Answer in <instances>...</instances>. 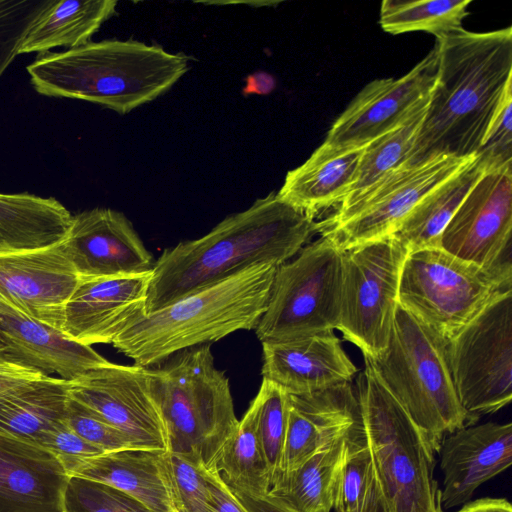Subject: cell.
Masks as SVG:
<instances>
[{
  "label": "cell",
  "mask_w": 512,
  "mask_h": 512,
  "mask_svg": "<svg viewBox=\"0 0 512 512\" xmlns=\"http://www.w3.org/2000/svg\"><path fill=\"white\" fill-rule=\"evenodd\" d=\"M512 281L462 260L440 247L408 252L400 275L398 303L448 340Z\"/></svg>",
  "instance_id": "8"
},
{
  "label": "cell",
  "mask_w": 512,
  "mask_h": 512,
  "mask_svg": "<svg viewBox=\"0 0 512 512\" xmlns=\"http://www.w3.org/2000/svg\"><path fill=\"white\" fill-rule=\"evenodd\" d=\"M358 512H388L374 468L363 504Z\"/></svg>",
  "instance_id": "47"
},
{
  "label": "cell",
  "mask_w": 512,
  "mask_h": 512,
  "mask_svg": "<svg viewBox=\"0 0 512 512\" xmlns=\"http://www.w3.org/2000/svg\"><path fill=\"white\" fill-rule=\"evenodd\" d=\"M0 332L9 348L4 357L71 381L106 365L91 346L68 339L61 331L34 320L0 301Z\"/></svg>",
  "instance_id": "24"
},
{
  "label": "cell",
  "mask_w": 512,
  "mask_h": 512,
  "mask_svg": "<svg viewBox=\"0 0 512 512\" xmlns=\"http://www.w3.org/2000/svg\"><path fill=\"white\" fill-rule=\"evenodd\" d=\"M512 165L486 171L442 232L439 247L512 281Z\"/></svg>",
  "instance_id": "13"
},
{
  "label": "cell",
  "mask_w": 512,
  "mask_h": 512,
  "mask_svg": "<svg viewBox=\"0 0 512 512\" xmlns=\"http://www.w3.org/2000/svg\"><path fill=\"white\" fill-rule=\"evenodd\" d=\"M255 397L258 400V435L271 487L280 473L287 430L289 394L276 384L263 379Z\"/></svg>",
  "instance_id": "35"
},
{
  "label": "cell",
  "mask_w": 512,
  "mask_h": 512,
  "mask_svg": "<svg viewBox=\"0 0 512 512\" xmlns=\"http://www.w3.org/2000/svg\"><path fill=\"white\" fill-rule=\"evenodd\" d=\"M53 0H0V77L18 56L25 35Z\"/></svg>",
  "instance_id": "37"
},
{
  "label": "cell",
  "mask_w": 512,
  "mask_h": 512,
  "mask_svg": "<svg viewBox=\"0 0 512 512\" xmlns=\"http://www.w3.org/2000/svg\"><path fill=\"white\" fill-rule=\"evenodd\" d=\"M373 475V464L361 418L350 430L334 491L335 512H358Z\"/></svg>",
  "instance_id": "34"
},
{
  "label": "cell",
  "mask_w": 512,
  "mask_h": 512,
  "mask_svg": "<svg viewBox=\"0 0 512 512\" xmlns=\"http://www.w3.org/2000/svg\"><path fill=\"white\" fill-rule=\"evenodd\" d=\"M78 283L63 240L44 248L0 252V301L59 331Z\"/></svg>",
  "instance_id": "16"
},
{
  "label": "cell",
  "mask_w": 512,
  "mask_h": 512,
  "mask_svg": "<svg viewBox=\"0 0 512 512\" xmlns=\"http://www.w3.org/2000/svg\"><path fill=\"white\" fill-rule=\"evenodd\" d=\"M428 101L429 99L397 126L363 147L355 180L339 206L353 201L386 174L405 165L421 127Z\"/></svg>",
  "instance_id": "32"
},
{
  "label": "cell",
  "mask_w": 512,
  "mask_h": 512,
  "mask_svg": "<svg viewBox=\"0 0 512 512\" xmlns=\"http://www.w3.org/2000/svg\"><path fill=\"white\" fill-rule=\"evenodd\" d=\"M486 171V166L475 155L468 164L423 197L392 235L408 252L439 247L446 225Z\"/></svg>",
  "instance_id": "27"
},
{
  "label": "cell",
  "mask_w": 512,
  "mask_h": 512,
  "mask_svg": "<svg viewBox=\"0 0 512 512\" xmlns=\"http://www.w3.org/2000/svg\"><path fill=\"white\" fill-rule=\"evenodd\" d=\"M437 454L443 474L440 503L443 510L471 501L485 482L512 463V424H470L447 434Z\"/></svg>",
  "instance_id": "18"
},
{
  "label": "cell",
  "mask_w": 512,
  "mask_h": 512,
  "mask_svg": "<svg viewBox=\"0 0 512 512\" xmlns=\"http://www.w3.org/2000/svg\"><path fill=\"white\" fill-rule=\"evenodd\" d=\"M275 78L268 72L257 71L249 74L245 78L243 94L248 95H268L275 89Z\"/></svg>",
  "instance_id": "46"
},
{
  "label": "cell",
  "mask_w": 512,
  "mask_h": 512,
  "mask_svg": "<svg viewBox=\"0 0 512 512\" xmlns=\"http://www.w3.org/2000/svg\"><path fill=\"white\" fill-rule=\"evenodd\" d=\"M174 491L181 512H212L205 468L167 451Z\"/></svg>",
  "instance_id": "38"
},
{
  "label": "cell",
  "mask_w": 512,
  "mask_h": 512,
  "mask_svg": "<svg viewBox=\"0 0 512 512\" xmlns=\"http://www.w3.org/2000/svg\"><path fill=\"white\" fill-rule=\"evenodd\" d=\"M65 422L80 437L105 453L132 449L129 440L119 430L70 396Z\"/></svg>",
  "instance_id": "39"
},
{
  "label": "cell",
  "mask_w": 512,
  "mask_h": 512,
  "mask_svg": "<svg viewBox=\"0 0 512 512\" xmlns=\"http://www.w3.org/2000/svg\"><path fill=\"white\" fill-rule=\"evenodd\" d=\"M407 254L408 250L394 235L342 251L337 330L369 359L379 357L387 348Z\"/></svg>",
  "instance_id": "11"
},
{
  "label": "cell",
  "mask_w": 512,
  "mask_h": 512,
  "mask_svg": "<svg viewBox=\"0 0 512 512\" xmlns=\"http://www.w3.org/2000/svg\"><path fill=\"white\" fill-rule=\"evenodd\" d=\"M476 155L487 171L512 165V94L504 101Z\"/></svg>",
  "instance_id": "40"
},
{
  "label": "cell",
  "mask_w": 512,
  "mask_h": 512,
  "mask_svg": "<svg viewBox=\"0 0 512 512\" xmlns=\"http://www.w3.org/2000/svg\"><path fill=\"white\" fill-rule=\"evenodd\" d=\"M474 157L439 156L400 166L317 222V232L341 251L392 235L423 197Z\"/></svg>",
  "instance_id": "12"
},
{
  "label": "cell",
  "mask_w": 512,
  "mask_h": 512,
  "mask_svg": "<svg viewBox=\"0 0 512 512\" xmlns=\"http://www.w3.org/2000/svg\"><path fill=\"white\" fill-rule=\"evenodd\" d=\"M150 275L79 280L66 304L61 332L85 346L112 344L144 310Z\"/></svg>",
  "instance_id": "20"
},
{
  "label": "cell",
  "mask_w": 512,
  "mask_h": 512,
  "mask_svg": "<svg viewBox=\"0 0 512 512\" xmlns=\"http://www.w3.org/2000/svg\"><path fill=\"white\" fill-rule=\"evenodd\" d=\"M215 468L232 490L252 497L268 494L270 478L258 435L256 397L222 447Z\"/></svg>",
  "instance_id": "31"
},
{
  "label": "cell",
  "mask_w": 512,
  "mask_h": 512,
  "mask_svg": "<svg viewBox=\"0 0 512 512\" xmlns=\"http://www.w3.org/2000/svg\"><path fill=\"white\" fill-rule=\"evenodd\" d=\"M146 370L168 451L207 470L215 467L239 420L229 379L216 368L210 344L179 351Z\"/></svg>",
  "instance_id": "5"
},
{
  "label": "cell",
  "mask_w": 512,
  "mask_h": 512,
  "mask_svg": "<svg viewBox=\"0 0 512 512\" xmlns=\"http://www.w3.org/2000/svg\"><path fill=\"white\" fill-rule=\"evenodd\" d=\"M72 218L73 214L53 197L0 193V252L59 243L66 237Z\"/></svg>",
  "instance_id": "26"
},
{
  "label": "cell",
  "mask_w": 512,
  "mask_h": 512,
  "mask_svg": "<svg viewBox=\"0 0 512 512\" xmlns=\"http://www.w3.org/2000/svg\"><path fill=\"white\" fill-rule=\"evenodd\" d=\"M278 265L260 263L152 313L133 316L112 345L135 365L155 366L173 354L256 328Z\"/></svg>",
  "instance_id": "4"
},
{
  "label": "cell",
  "mask_w": 512,
  "mask_h": 512,
  "mask_svg": "<svg viewBox=\"0 0 512 512\" xmlns=\"http://www.w3.org/2000/svg\"><path fill=\"white\" fill-rule=\"evenodd\" d=\"M342 251L320 237L277 267L267 308L255 332L261 343L286 341L338 327Z\"/></svg>",
  "instance_id": "9"
},
{
  "label": "cell",
  "mask_w": 512,
  "mask_h": 512,
  "mask_svg": "<svg viewBox=\"0 0 512 512\" xmlns=\"http://www.w3.org/2000/svg\"><path fill=\"white\" fill-rule=\"evenodd\" d=\"M369 360L436 454L447 434L470 425L450 374L446 340L400 306L386 350Z\"/></svg>",
  "instance_id": "7"
},
{
  "label": "cell",
  "mask_w": 512,
  "mask_h": 512,
  "mask_svg": "<svg viewBox=\"0 0 512 512\" xmlns=\"http://www.w3.org/2000/svg\"><path fill=\"white\" fill-rule=\"evenodd\" d=\"M362 152L363 147L323 142L304 163L287 172L278 197L312 218L339 206L355 180Z\"/></svg>",
  "instance_id": "25"
},
{
  "label": "cell",
  "mask_w": 512,
  "mask_h": 512,
  "mask_svg": "<svg viewBox=\"0 0 512 512\" xmlns=\"http://www.w3.org/2000/svg\"><path fill=\"white\" fill-rule=\"evenodd\" d=\"M8 348L9 345L4 336L2 335V333L0 332V357H3L6 354Z\"/></svg>",
  "instance_id": "48"
},
{
  "label": "cell",
  "mask_w": 512,
  "mask_h": 512,
  "mask_svg": "<svg viewBox=\"0 0 512 512\" xmlns=\"http://www.w3.org/2000/svg\"><path fill=\"white\" fill-rule=\"evenodd\" d=\"M317 232L314 218L271 192L201 238L164 250L154 262L144 313L160 310L260 263L281 265Z\"/></svg>",
  "instance_id": "2"
},
{
  "label": "cell",
  "mask_w": 512,
  "mask_h": 512,
  "mask_svg": "<svg viewBox=\"0 0 512 512\" xmlns=\"http://www.w3.org/2000/svg\"><path fill=\"white\" fill-rule=\"evenodd\" d=\"M69 477L47 449L0 432V512H63Z\"/></svg>",
  "instance_id": "22"
},
{
  "label": "cell",
  "mask_w": 512,
  "mask_h": 512,
  "mask_svg": "<svg viewBox=\"0 0 512 512\" xmlns=\"http://www.w3.org/2000/svg\"><path fill=\"white\" fill-rule=\"evenodd\" d=\"M45 375L40 370L0 357V399L22 389Z\"/></svg>",
  "instance_id": "42"
},
{
  "label": "cell",
  "mask_w": 512,
  "mask_h": 512,
  "mask_svg": "<svg viewBox=\"0 0 512 512\" xmlns=\"http://www.w3.org/2000/svg\"><path fill=\"white\" fill-rule=\"evenodd\" d=\"M63 243L79 280L146 275L154 266L132 223L110 208L74 214Z\"/></svg>",
  "instance_id": "17"
},
{
  "label": "cell",
  "mask_w": 512,
  "mask_h": 512,
  "mask_svg": "<svg viewBox=\"0 0 512 512\" xmlns=\"http://www.w3.org/2000/svg\"><path fill=\"white\" fill-rule=\"evenodd\" d=\"M64 512V511H63Z\"/></svg>",
  "instance_id": "49"
},
{
  "label": "cell",
  "mask_w": 512,
  "mask_h": 512,
  "mask_svg": "<svg viewBox=\"0 0 512 512\" xmlns=\"http://www.w3.org/2000/svg\"><path fill=\"white\" fill-rule=\"evenodd\" d=\"M70 381L45 376L0 399V432L37 444L65 421Z\"/></svg>",
  "instance_id": "29"
},
{
  "label": "cell",
  "mask_w": 512,
  "mask_h": 512,
  "mask_svg": "<svg viewBox=\"0 0 512 512\" xmlns=\"http://www.w3.org/2000/svg\"><path fill=\"white\" fill-rule=\"evenodd\" d=\"M167 451L123 449L106 452L77 461L68 474L111 486L151 512H181Z\"/></svg>",
  "instance_id": "23"
},
{
  "label": "cell",
  "mask_w": 512,
  "mask_h": 512,
  "mask_svg": "<svg viewBox=\"0 0 512 512\" xmlns=\"http://www.w3.org/2000/svg\"><path fill=\"white\" fill-rule=\"evenodd\" d=\"M262 377L289 395H305L351 383L357 367L334 331L264 342Z\"/></svg>",
  "instance_id": "19"
},
{
  "label": "cell",
  "mask_w": 512,
  "mask_h": 512,
  "mask_svg": "<svg viewBox=\"0 0 512 512\" xmlns=\"http://www.w3.org/2000/svg\"><path fill=\"white\" fill-rule=\"evenodd\" d=\"M64 512H151L127 494L102 483L70 476Z\"/></svg>",
  "instance_id": "36"
},
{
  "label": "cell",
  "mask_w": 512,
  "mask_h": 512,
  "mask_svg": "<svg viewBox=\"0 0 512 512\" xmlns=\"http://www.w3.org/2000/svg\"><path fill=\"white\" fill-rule=\"evenodd\" d=\"M232 492L248 512H296L269 495L264 497H252L235 490H232Z\"/></svg>",
  "instance_id": "44"
},
{
  "label": "cell",
  "mask_w": 512,
  "mask_h": 512,
  "mask_svg": "<svg viewBox=\"0 0 512 512\" xmlns=\"http://www.w3.org/2000/svg\"><path fill=\"white\" fill-rule=\"evenodd\" d=\"M116 6L115 0H53L25 35L18 55L84 45L115 14Z\"/></svg>",
  "instance_id": "28"
},
{
  "label": "cell",
  "mask_w": 512,
  "mask_h": 512,
  "mask_svg": "<svg viewBox=\"0 0 512 512\" xmlns=\"http://www.w3.org/2000/svg\"><path fill=\"white\" fill-rule=\"evenodd\" d=\"M206 478L211 493L212 512H248L215 467L206 470Z\"/></svg>",
  "instance_id": "43"
},
{
  "label": "cell",
  "mask_w": 512,
  "mask_h": 512,
  "mask_svg": "<svg viewBox=\"0 0 512 512\" xmlns=\"http://www.w3.org/2000/svg\"><path fill=\"white\" fill-rule=\"evenodd\" d=\"M357 381L361 423L388 512H444L436 452L380 381L367 357Z\"/></svg>",
  "instance_id": "6"
},
{
  "label": "cell",
  "mask_w": 512,
  "mask_h": 512,
  "mask_svg": "<svg viewBox=\"0 0 512 512\" xmlns=\"http://www.w3.org/2000/svg\"><path fill=\"white\" fill-rule=\"evenodd\" d=\"M359 418L356 391L351 383L305 395H289L278 477L293 472L316 452L346 435Z\"/></svg>",
  "instance_id": "21"
},
{
  "label": "cell",
  "mask_w": 512,
  "mask_h": 512,
  "mask_svg": "<svg viewBox=\"0 0 512 512\" xmlns=\"http://www.w3.org/2000/svg\"><path fill=\"white\" fill-rule=\"evenodd\" d=\"M189 70V58L159 45L106 39L40 53L26 66L34 90L88 101L127 114L167 92Z\"/></svg>",
  "instance_id": "3"
},
{
  "label": "cell",
  "mask_w": 512,
  "mask_h": 512,
  "mask_svg": "<svg viewBox=\"0 0 512 512\" xmlns=\"http://www.w3.org/2000/svg\"><path fill=\"white\" fill-rule=\"evenodd\" d=\"M437 76L405 165L474 157L512 94V28L436 38ZM404 166V165H403Z\"/></svg>",
  "instance_id": "1"
},
{
  "label": "cell",
  "mask_w": 512,
  "mask_h": 512,
  "mask_svg": "<svg viewBox=\"0 0 512 512\" xmlns=\"http://www.w3.org/2000/svg\"><path fill=\"white\" fill-rule=\"evenodd\" d=\"M470 0H384L379 24L392 35L424 31L439 38L463 29Z\"/></svg>",
  "instance_id": "33"
},
{
  "label": "cell",
  "mask_w": 512,
  "mask_h": 512,
  "mask_svg": "<svg viewBox=\"0 0 512 512\" xmlns=\"http://www.w3.org/2000/svg\"><path fill=\"white\" fill-rule=\"evenodd\" d=\"M456 512H512V505L506 498L484 497L469 501Z\"/></svg>",
  "instance_id": "45"
},
{
  "label": "cell",
  "mask_w": 512,
  "mask_h": 512,
  "mask_svg": "<svg viewBox=\"0 0 512 512\" xmlns=\"http://www.w3.org/2000/svg\"><path fill=\"white\" fill-rule=\"evenodd\" d=\"M446 355L470 424L507 406L512 399V289L446 340Z\"/></svg>",
  "instance_id": "10"
},
{
  "label": "cell",
  "mask_w": 512,
  "mask_h": 512,
  "mask_svg": "<svg viewBox=\"0 0 512 512\" xmlns=\"http://www.w3.org/2000/svg\"><path fill=\"white\" fill-rule=\"evenodd\" d=\"M437 68L434 45L405 75L371 81L335 120L324 143L334 147H364L394 128L429 99Z\"/></svg>",
  "instance_id": "15"
},
{
  "label": "cell",
  "mask_w": 512,
  "mask_h": 512,
  "mask_svg": "<svg viewBox=\"0 0 512 512\" xmlns=\"http://www.w3.org/2000/svg\"><path fill=\"white\" fill-rule=\"evenodd\" d=\"M69 396L119 430L132 449L168 450L146 367L109 362L93 368L70 381Z\"/></svg>",
  "instance_id": "14"
},
{
  "label": "cell",
  "mask_w": 512,
  "mask_h": 512,
  "mask_svg": "<svg viewBox=\"0 0 512 512\" xmlns=\"http://www.w3.org/2000/svg\"><path fill=\"white\" fill-rule=\"evenodd\" d=\"M349 432L316 452L293 472L278 477L267 495L296 512H331Z\"/></svg>",
  "instance_id": "30"
},
{
  "label": "cell",
  "mask_w": 512,
  "mask_h": 512,
  "mask_svg": "<svg viewBox=\"0 0 512 512\" xmlns=\"http://www.w3.org/2000/svg\"><path fill=\"white\" fill-rule=\"evenodd\" d=\"M38 445L54 454L67 474L77 461L105 453L80 437L65 421L45 432Z\"/></svg>",
  "instance_id": "41"
}]
</instances>
